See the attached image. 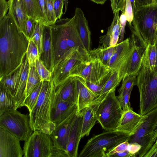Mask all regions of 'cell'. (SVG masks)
Wrapping results in <instances>:
<instances>
[{
  "mask_svg": "<svg viewBox=\"0 0 157 157\" xmlns=\"http://www.w3.org/2000/svg\"><path fill=\"white\" fill-rule=\"evenodd\" d=\"M29 42L10 17L7 15L0 21V78L20 66Z\"/></svg>",
  "mask_w": 157,
  "mask_h": 157,
  "instance_id": "cell-1",
  "label": "cell"
},
{
  "mask_svg": "<svg viewBox=\"0 0 157 157\" xmlns=\"http://www.w3.org/2000/svg\"><path fill=\"white\" fill-rule=\"evenodd\" d=\"M50 25L54 66L72 48L79 46L85 49L78 32L75 15L71 18L57 20Z\"/></svg>",
  "mask_w": 157,
  "mask_h": 157,
  "instance_id": "cell-2",
  "label": "cell"
},
{
  "mask_svg": "<svg viewBox=\"0 0 157 157\" xmlns=\"http://www.w3.org/2000/svg\"><path fill=\"white\" fill-rule=\"evenodd\" d=\"M130 26L132 34L137 43L145 49L153 44L157 37V5L151 4L136 8Z\"/></svg>",
  "mask_w": 157,
  "mask_h": 157,
  "instance_id": "cell-3",
  "label": "cell"
},
{
  "mask_svg": "<svg viewBox=\"0 0 157 157\" xmlns=\"http://www.w3.org/2000/svg\"><path fill=\"white\" fill-rule=\"evenodd\" d=\"M55 97L53 78L50 81H42V85L37 102L29 112L30 125L33 131L41 130L50 134L56 124L52 122L51 113Z\"/></svg>",
  "mask_w": 157,
  "mask_h": 157,
  "instance_id": "cell-4",
  "label": "cell"
},
{
  "mask_svg": "<svg viewBox=\"0 0 157 157\" xmlns=\"http://www.w3.org/2000/svg\"><path fill=\"white\" fill-rule=\"evenodd\" d=\"M136 85L140 94L139 113L144 115L157 108V64L150 69L147 62L142 59Z\"/></svg>",
  "mask_w": 157,
  "mask_h": 157,
  "instance_id": "cell-5",
  "label": "cell"
},
{
  "mask_svg": "<svg viewBox=\"0 0 157 157\" xmlns=\"http://www.w3.org/2000/svg\"><path fill=\"white\" fill-rule=\"evenodd\" d=\"M112 72L99 59H92L89 56L77 64L69 76H78L89 81V88L93 92L100 93Z\"/></svg>",
  "mask_w": 157,
  "mask_h": 157,
  "instance_id": "cell-6",
  "label": "cell"
},
{
  "mask_svg": "<svg viewBox=\"0 0 157 157\" xmlns=\"http://www.w3.org/2000/svg\"><path fill=\"white\" fill-rule=\"evenodd\" d=\"M130 135L115 131L93 136L87 142L79 157H107L108 152L119 144L128 140Z\"/></svg>",
  "mask_w": 157,
  "mask_h": 157,
  "instance_id": "cell-7",
  "label": "cell"
},
{
  "mask_svg": "<svg viewBox=\"0 0 157 157\" xmlns=\"http://www.w3.org/2000/svg\"><path fill=\"white\" fill-rule=\"evenodd\" d=\"M25 142L24 157H69L66 152L55 147L49 134L41 130L34 131Z\"/></svg>",
  "mask_w": 157,
  "mask_h": 157,
  "instance_id": "cell-8",
  "label": "cell"
},
{
  "mask_svg": "<svg viewBox=\"0 0 157 157\" xmlns=\"http://www.w3.org/2000/svg\"><path fill=\"white\" fill-rule=\"evenodd\" d=\"M115 90L105 94L97 112L98 121L106 131L115 130L124 112L115 95Z\"/></svg>",
  "mask_w": 157,
  "mask_h": 157,
  "instance_id": "cell-9",
  "label": "cell"
},
{
  "mask_svg": "<svg viewBox=\"0 0 157 157\" xmlns=\"http://www.w3.org/2000/svg\"><path fill=\"white\" fill-rule=\"evenodd\" d=\"M0 127L2 128L17 137L20 141H27L33 131L30 118L17 109L4 113L0 115Z\"/></svg>",
  "mask_w": 157,
  "mask_h": 157,
  "instance_id": "cell-10",
  "label": "cell"
},
{
  "mask_svg": "<svg viewBox=\"0 0 157 157\" xmlns=\"http://www.w3.org/2000/svg\"><path fill=\"white\" fill-rule=\"evenodd\" d=\"M89 57L88 51L82 47L71 48L54 67L52 78L55 87L69 76L77 64Z\"/></svg>",
  "mask_w": 157,
  "mask_h": 157,
  "instance_id": "cell-11",
  "label": "cell"
},
{
  "mask_svg": "<svg viewBox=\"0 0 157 157\" xmlns=\"http://www.w3.org/2000/svg\"><path fill=\"white\" fill-rule=\"evenodd\" d=\"M146 115L143 121L128 140L129 143H136L141 145V148L138 154L140 157H144L151 147L152 134L157 122V108Z\"/></svg>",
  "mask_w": 157,
  "mask_h": 157,
  "instance_id": "cell-12",
  "label": "cell"
},
{
  "mask_svg": "<svg viewBox=\"0 0 157 157\" xmlns=\"http://www.w3.org/2000/svg\"><path fill=\"white\" fill-rule=\"evenodd\" d=\"M132 51L130 38H128L118 43L107 66L112 71L118 70L120 76L124 77L127 71Z\"/></svg>",
  "mask_w": 157,
  "mask_h": 157,
  "instance_id": "cell-13",
  "label": "cell"
},
{
  "mask_svg": "<svg viewBox=\"0 0 157 157\" xmlns=\"http://www.w3.org/2000/svg\"><path fill=\"white\" fill-rule=\"evenodd\" d=\"M78 113L77 109L63 121L56 124L55 129L49 135L56 148L66 152L70 131Z\"/></svg>",
  "mask_w": 157,
  "mask_h": 157,
  "instance_id": "cell-14",
  "label": "cell"
},
{
  "mask_svg": "<svg viewBox=\"0 0 157 157\" xmlns=\"http://www.w3.org/2000/svg\"><path fill=\"white\" fill-rule=\"evenodd\" d=\"M20 141L16 136L0 127V157H22L24 152Z\"/></svg>",
  "mask_w": 157,
  "mask_h": 157,
  "instance_id": "cell-15",
  "label": "cell"
},
{
  "mask_svg": "<svg viewBox=\"0 0 157 157\" xmlns=\"http://www.w3.org/2000/svg\"><path fill=\"white\" fill-rule=\"evenodd\" d=\"M146 117L134 112L131 108L124 111L119 124L115 131L133 135Z\"/></svg>",
  "mask_w": 157,
  "mask_h": 157,
  "instance_id": "cell-16",
  "label": "cell"
},
{
  "mask_svg": "<svg viewBox=\"0 0 157 157\" xmlns=\"http://www.w3.org/2000/svg\"><path fill=\"white\" fill-rule=\"evenodd\" d=\"M40 60L46 68L52 73L54 67V61L50 25H44L42 51Z\"/></svg>",
  "mask_w": 157,
  "mask_h": 157,
  "instance_id": "cell-17",
  "label": "cell"
},
{
  "mask_svg": "<svg viewBox=\"0 0 157 157\" xmlns=\"http://www.w3.org/2000/svg\"><path fill=\"white\" fill-rule=\"evenodd\" d=\"M84 109L78 112L71 128L66 152L69 157H77L83 122Z\"/></svg>",
  "mask_w": 157,
  "mask_h": 157,
  "instance_id": "cell-18",
  "label": "cell"
},
{
  "mask_svg": "<svg viewBox=\"0 0 157 157\" xmlns=\"http://www.w3.org/2000/svg\"><path fill=\"white\" fill-rule=\"evenodd\" d=\"M77 109L76 103L63 101L55 97L51 111V121L55 124L60 123Z\"/></svg>",
  "mask_w": 157,
  "mask_h": 157,
  "instance_id": "cell-19",
  "label": "cell"
},
{
  "mask_svg": "<svg viewBox=\"0 0 157 157\" xmlns=\"http://www.w3.org/2000/svg\"><path fill=\"white\" fill-rule=\"evenodd\" d=\"M75 76L77 91V109L78 112H79L96 100L100 95L92 91L82 78Z\"/></svg>",
  "mask_w": 157,
  "mask_h": 157,
  "instance_id": "cell-20",
  "label": "cell"
},
{
  "mask_svg": "<svg viewBox=\"0 0 157 157\" xmlns=\"http://www.w3.org/2000/svg\"><path fill=\"white\" fill-rule=\"evenodd\" d=\"M55 97L76 103L77 91L75 76H69L55 87Z\"/></svg>",
  "mask_w": 157,
  "mask_h": 157,
  "instance_id": "cell-21",
  "label": "cell"
},
{
  "mask_svg": "<svg viewBox=\"0 0 157 157\" xmlns=\"http://www.w3.org/2000/svg\"><path fill=\"white\" fill-rule=\"evenodd\" d=\"M105 94L100 96L84 109L83 122L80 137L88 136L91 130L98 121L97 112Z\"/></svg>",
  "mask_w": 157,
  "mask_h": 157,
  "instance_id": "cell-22",
  "label": "cell"
},
{
  "mask_svg": "<svg viewBox=\"0 0 157 157\" xmlns=\"http://www.w3.org/2000/svg\"><path fill=\"white\" fill-rule=\"evenodd\" d=\"M29 65L27 52L22 59L21 65V72L18 85L14 98L17 109L25 106L26 89L29 72Z\"/></svg>",
  "mask_w": 157,
  "mask_h": 157,
  "instance_id": "cell-23",
  "label": "cell"
},
{
  "mask_svg": "<svg viewBox=\"0 0 157 157\" xmlns=\"http://www.w3.org/2000/svg\"><path fill=\"white\" fill-rule=\"evenodd\" d=\"M74 15L76 17L78 32L83 46L87 51L90 50L91 33L84 14L81 8L77 7Z\"/></svg>",
  "mask_w": 157,
  "mask_h": 157,
  "instance_id": "cell-24",
  "label": "cell"
},
{
  "mask_svg": "<svg viewBox=\"0 0 157 157\" xmlns=\"http://www.w3.org/2000/svg\"><path fill=\"white\" fill-rule=\"evenodd\" d=\"M119 15V12L114 14L113 21L106 34L100 37L99 43L102 47L114 46L118 44L121 32Z\"/></svg>",
  "mask_w": 157,
  "mask_h": 157,
  "instance_id": "cell-25",
  "label": "cell"
},
{
  "mask_svg": "<svg viewBox=\"0 0 157 157\" xmlns=\"http://www.w3.org/2000/svg\"><path fill=\"white\" fill-rule=\"evenodd\" d=\"M8 2L9 10L7 15L13 19L25 35V24L28 16L25 10L23 0H9Z\"/></svg>",
  "mask_w": 157,
  "mask_h": 157,
  "instance_id": "cell-26",
  "label": "cell"
},
{
  "mask_svg": "<svg viewBox=\"0 0 157 157\" xmlns=\"http://www.w3.org/2000/svg\"><path fill=\"white\" fill-rule=\"evenodd\" d=\"M130 40L132 44V51L126 77L131 75H137L141 66L142 58L145 50L136 44L132 36Z\"/></svg>",
  "mask_w": 157,
  "mask_h": 157,
  "instance_id": "cell-27",
  "label": "cell"
},
{
  "mask_svg": "<svg viewBox=\"0 0 157 157\" xmlns=\"http://www.w3.org/2000/svg\"><path fill=\"white\" fill-rule=\"evenodd\" d=\"M17 109L14 97L0 84V115L5 112Z\"/></svg>",
  "mask_w": 157,
  "mask_h": 157,
  "instance_id": "cell-28",
  "label": "cell"
},
{
  "mask_svg": "<svg viewBox=\"0 0 157 157\" xmlns=\"http://www.w3.org/2000/svg\"><path fill=\"white\" fill-rule=\"evenodd\" d=\"M21 65L11 73L0 78V84L6 89L14 97L19 84Z\"/></svg>",
  "mask_w": 157,
  "mask_h": 157,
  "instance_id": "cell-29",
  "label": "cell"
},
{
  "mask_svg": "<svg viewBox=\"0 0 157 157\" xmlns=\"http://www.w3.org/2000/svg\"><path fill=\"white\" fill-rule=\"evenodd\" d=\"M116 45L113 47L101 46L93 50L88 51L90 57L99 59L102 63L107 65L116 50Z\"/></svg>",
  "mask_w": 157,
  "mask_h": 157,
  "instance_id": "cell-30",
  "label": "cell"
},
{
  "mask_svg": "<svg viewBox=\"0 0 157 157\" xmlns=\"http://www.w3.org/2000/svg\"><path fill=\"white\" fill-rule=\"evenodd\" d=\"M23 0L25 10L27 16L42 23L43 16L39 0Z\"/></svg>",
  "mask_w": 157,
  "mask_h": 157,
  "instance_id": "cell-31",
  "label": "cell"
},
{
  "mask_svg": "<svg viewBox=\"0 0 157 157\" xmlns=\"http://www.w3.org/2000/svg\"><path fill=\"white\" fill-rule=\"evenodd\" d=\"M41 81L35 66H29L26 89L25 99Z\"/></svg>",
  "mask_w": 157,
  "mask_h": 157,
  "instance_id": "cell-32",
  "label": "cell"
},
{
  "mask_svg": "<svg viewBox=\"0 0 157 157\" xmlns=\"http://www.w3.org/2000/svg\"><path fill=\"white\" fill-rule=\"evenodd\" d=\"M119 71L117 70L112 71L111 74L100 93V95L106 94L110 90L116 89L121 81Z\"/></svg>",
  "mask_w": 157,
  "mask_h": 157,
  "instance_id": "cell-33",
  "label": "cell"
},
{
  "mask_svg": "<svg viewBox=\"0 0 157 157\" xmlns=\"http://www.w3.org/2000/svg\"><path fill=\"white\" fill-rule=\"evenodd\" d=\"M43 26L44 24L41 22L38 21L33 34L30 39L34 42L37 48L40 57L42 51Z\"/></svg>",
  "mask_w": 157,
  "mask_h": 157,
  "instance_id": "cell-34",
  "label": "cell"
},
{
  "mask_svg": "<svg viewBox=\"0 0 157 157\" xmlns=\"http://www.w3.org/2000/svg\"><path fill=\"white\" fill-rule=\"evenodd\" d=\"M42 85V81H41L25 99V106L27 107L29 112L32 110L37 102Z\"/></svg>",
  "mask_w": 157,
  "mask_h": 157,
  "instance_id": "cell-35",
  "label": "cell"
},
{
  "mask_svg": "<svg viewBox=\"0 0 157 157\" xmlns=\"http://www.w3.org/2000/svg\"><path fill=\"white\" fill-rule=\"evenodd\" d=\"M27 54L29 66L35 65L36 60L40 59V56L37 48L31 40H29Z\"/></svg>",
  "mask_w": 157,
  "mask_h": 157,
  "instance_id": "cell-36",
  "label": "cell"
},
{
  "mask_svg": "<svg viewBox=\"0 0 157 157\" xmlns=\"http://www.w3.org/2000/svg\"><path fill=\"white\" fill-rule=\"evenodd\" d=\"M35 66L41 81L51 80L52 78V73L46 68L40 59L36 60Z\"/></svg>",
  "mask_w": 157,
  "mask_h": 157,
  "instance_id": "cell-37",
  "label": "cell"
},
{
  "mask_svg": "<svg viewBox=\"0 0 157 157\" xmlns=\"http://www.w3.org/2000/svg\"><path fill=\"white\" fill-rule=\"evenodd\" d=\"M136 75H131L126 76L122 80L121 86L119 90V94H124L136 85Z\"/></svg>",
  "mask_w": 157,
  "mask_h": 157,
  "instance_id": "cell-38",
  "label": "cell"
},
{
  "mask_svg": "<svg viewBox=\"0 0 157 157\" xmlns=\"http://www.w3.org/2000/svg\"><path fill=\"white\" fill-rule=\"evenodd\" d=\"M49 25L55 24L57 20L53 5V0H45Z\"/></svg>",
  "mask_w": 157,
  "mask_h": 157,
  "instance_id": "cell-39",
  "label": "cell"
},
{
  "mask_svg": "<svg viewBox=\"0 0 157 157\" xmlns=\"http://www.w3.org/2000/svg\"><path fill=\"white\" fill-rule=\"evenodd\" d=\"M38 21L32 17H27L25 24V35L30 40L34 32Z\"/></svg>",
  "mask_w": 157,
  "mask_h": 157,
  "instance_id": "cell-40",
  "label": "cell"
},
{
  "mask_svg": "<svg viewBox=\"0 0 157 157\" xmlns=\"http://www.w3.org/2000/svg\"><path fill=\"white\" fill-rule=\"evenodd\" d=\"M132 89H131L124 94H119L117 96L120 106L123 111L127 110L131 108L129 99Z\"/></svg>",
  "mask_w": 157,
  "mask_h": 157,
  "instance_id": "cell-41",
  "label": "cell"
},
{
  "mask_svg": "<svg viewBox=\"0 0 157 157\" xmlns=\"http://www.w3.org/2000/svg\"><path fill=\"white\" fill-rule=\"evenodd\" d=\"M146 49L149 64V68L152 69L155 65L156 49L155 43L153 44H149Z\"/></svg>",
  "mask_w": 157,
  "mask_h": 157,
  "instance_id": "cell-42",
  "label": "cell"
},
{
  "mask_svg": "<svg viewBox=\"0 0 157 157\" xmlns=\"http://www.w3.org/2000/svg\"><path fill=\"white\" fill-rule=\"evenodd\" d=\"M113 14L121 11L124 13L126 0H110Z\"/></svg>",
  "mask_w": 157,
  "mask_h": 157,
  "instance_id": "cell-43",
  "label": "cell"
},
{
  "mask_svg": "<svg viewBox=\"0 0 157 157\" xmlns=\"http://www.w3.org/2000/svg\"><path fill=\"white\" fill-rule=\"evenodd\" d=\"M124 13L127 21L129 26H131L134 18V13L132 4L129 0H126Z\"/></svg>",
  "mask_w": 157,
  "mask_h": 157,
  "instance_id": "cell-44",
  "label": "cell"
},
{
  "mask_svg": "<svg viewBox=\"0 0 157 157\" xmlns=\"http://www.w3.org/2000/svg\"><path fill=\"white\" fill-rule=\"evenodd\" d=\"M129 144L128 140L119 144L108 152L107 155V157H111L112 155L116 153L122 152L127 150Z\"/></svg>",
  "mask_w": 157,
  "mask_h": 157,
  "instance_id": "cell-45",
  "label": "cell"
},
{
  "mask_svg": "<svg viewBox=\"0 0 157 157\" xmlns=\"http://www.w3.org/2000/svg\"><path fill=\"white\" fill-rule=\"evenodd\" d=\"M53 5L57 19H60L63 14V8L64 5V0H53Z\"/></svg>",
  "mask_w": 157,
  "mask_h": 157,
  "instance_id": "cell-46",
  "label": "cell"
},
{
  "mask_svg": "<svg viewBox=\"0 0 157 157\" xmlns=\"http://www.w3.org/2000/svg\"><path fill=\"white\" fill-rule=\"evenodd\" d=\"M127 20L124 13H122L119 17V22L121 27L120 38L118 43L123 40L124 35L125 33V28L126 25Z\"/></svg>",
  "mask_w": 157,
  "mask_h": 157,
  "instance_id": "cell-47",
  "label": "cell"
},
{
  "mask_svg": "<svg viewBox=\"0 0 157 157\" xmlns=\"http://www.w3.org/2000/svg\"><path fill=\"white\" fill-rule=\"evenodd\" d=\"M141 148V145L136 143H129L127 150L129 152L133 155L134 157L138 155V154Z\"/></svg>",
  "mask_w": 157,
  "mask_h": 157,
  "instance_id": "cell-48",
  "label": "cell"
},
{
  "mask_svg": "<svg viewBox=\"0 0 157 157\" xmlns=\"http://www.w3.org/2000/svg\"><path fill=\"white\" fill-rule=\"evenodd\" d=\"M43 16L42 23L49 25L47 16L45 0H39Z\"/></svg>",
  "mask_w": 157,
  "mask_h": 157,
  "instance_id": "cell-49",
  "label": "cell"
},
{
  "mask_svg": "<svg viewBox=\"0 0 157 157\" xmlns=\"http://www.w3.org/2000/svg\"><path fill=\"white\" fill-rule=\"evenodd\" d=\"M8 10V2L6 0H0V21L6 16Z\"/></svg>",
  "mask_w": 157,
  "mask_h": 157,
  "instance_id": "cell-50",
  "label": "cell"
},
{
  "mask_svg": "<svg viewBox=\"0 0 157 157\" xmlns=\"http://www.w3.org/2000/svg\"><path fill=\"white\" fill-rule=\"evenodd\" d=\"M111 157H135L134 156L130 153L128 150L125 151L116 153L112 155Z\"/></svg>",
  "mask_w": 157,
  "mask_h": 157,
  "instance_id": "cell-51",
  "label": "cell"
},
{
  "mask_svg": "<svg viewBox=\"0 0 157 157\" xmlns=\"http://www.w3.org/2000/svg\"><path fill=\"white\" fill-rule=\"evenodd\" d=\"M153 0H135L136 8L137 7L152 4Z\"/></svg>",
  "mask_w": 157,
  "mask_h": 157,
  "instance_id": "cell-52",
  "label": "cell"
},
{
  "mask_svg": "<svg viewBox=\"0 0 157 157\" xmlns=\"http://www.w3.org/2000/svg\"><path fill=\"white\" fill-rule=\"evenodd\" d=\"M157 139V122L154 128L151 138L150 146L151 147Z\"/></svg>",
  "mask_w": 157,
  "mask_h": 157,
  "instance_id": "cell-53",
  "label": "cell"
},
{
  "mask_svg": "<svg viewBox=\"0 0 157 157\" xmlns=\"http://www.w3.org/2000/svg\"><path fill=\"white\" fill-rule=\"evenodd\" d=\"M157 151V139L148 151L144 157H150L151 155Z\"/></svg>",
  "mask_w": 157,
  "mask_h": 157,
  "instance_id": "cell-54",
  "label": "cell"
},
{
  "mask_svg": "<svg viewBox=\"0 0 157 157\" xmlns=\"http://www.w3.org/2000/svg\"><path fill=\"white\" fill-rule=\"evenodd\" d=\"M92 2L99 4H104L107 0H90Z\"/></svg>",
  "mask_w": 157,
  "mask_h": 157,
  "instance_id": "cell-55",
  "label": "cell"
},
{
  "mask_svg": "<svg viewBox=\"0 0 157 157\" xmlns=\"http://www.w3.org/2000/svg\"><path fill=\"white\" fill-rule=\"evenodd\" d=\"M131 2L132 7L133 13L134 12L136 8L135 0H129Z\"/></svg>",
  "mask_w": 157,
  "mask_h": 157,
  "instance_id": "cell-56",
  "label": "cell"
},
{
  "mask_svg": "<svg viewBox=\"0 0 157 157\" xmlns=\"http://www.w3.org/2000/svg\"><path fill=\"white\" fill-rule=\"evenodd\" d=\"M68 0H64L65 11L64 14L66 12L68 6Z\"/></svg>",
  "mask_w": 157,
  "mask_h": 157,
  "instance_id": "cell-57",
  "label": "cell"
},
{
  "mask_svg": "<svg viewBox=\"0 0 157 157\" xmlns=\"http://www.w3.org/2000/svg\"><path fill=\"white\" fill-rule=\"evenodd\" d=\"M155 46H156V61H155V65L157 64V37L156 38L155 42Z\"/></svg>",
  "mask_w": 157,
  "mask_h": 157,
  "instance_id": "cell-58",
  "label": "cell"
},
{
  "mask_svg": "<svg viewBox=\"0 0 157 157\" xmlns=\"http://www.w3.org/2000/svg\"><path fill=\"white\" fill-rule=\"evenodd\" d=\"M152 4L157 5V0H153Z\"/></svg>",
  "mask_w": 157,
  "mask_h": 157,
  "instance_id": "cell-59",
  "label": "cell"
}]
</instances>
